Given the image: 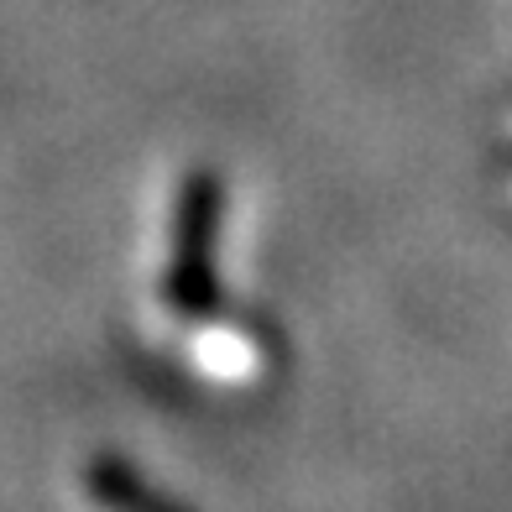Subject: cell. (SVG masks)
<instances>
[{
	"instance_id": "6da1fadb",
	"label": "cell",
	"mask_w": 512,
	"mask_h": 512,
	"mask_svg": "<svg viewBox=\"0 0 512 512\" xmlns=\"http://www.w3.org/2000/svg\"><path fill=\"white\" fill-rule=\"evenodd\" d=\"M220 215H225L220 178L189 173L178 194V230H173V262H168V304L178 314H209L220 304V277H215Z\"/></svg>"
},
{
	"instance_id": "7a4b0ae2",
	"label": "cell",
	"mask_w": 512,
	"mask_h": 512,
	"mask_svg": "<svg viewBox=\"0 0 512 512\" xmlns=\"http://www.w3.org/2000/svg\"><path fill=\"white\" fill-rule=\"evenodd\" d=\"M84 486H89V497H95L105 512H189L168 492H157V486L121 455H100L95 465H89Z\"/></svg>"
}]
</instances>
